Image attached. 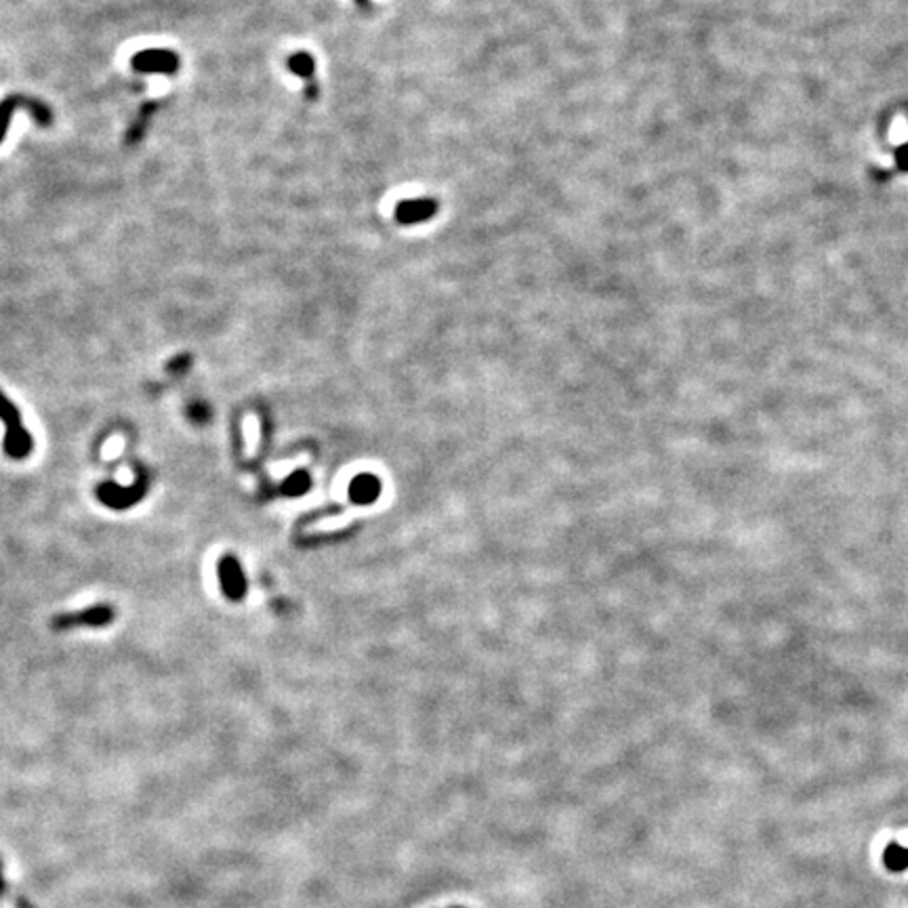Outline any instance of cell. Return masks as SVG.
I'll return each mask as SVG.
<instances>
[{"mask_svg": "<svg viewBox=\"0 0 908 908\" xmlns=\"http://www.w3.org/2000/svg\"><path fill=\"white\" fill-rule=\"evenodd\" d=\"M20 108L28 109L30 116H32V118L40 126H48L53 123V112L42 101L30 99V97H23V95H11L4 101H0V143H3L4 135H7V129L11 125V118H13L15 109H20Z\"/></svg>", "mask_w": 908, "mask_h": 908, "instance_id": "7a4b0ae2", "label": "cell"}, {"mask_svg": "<svg viewBox=\"0 0 908 908\" xmlns=\"http://www.w3.org/2000/svg\"><path fill=\"white\" fill-rule=\"evenodd\" d=\"M0 420L7 428V434H4V453H7L11 459H26L32 450V437L22 425V412L17 411V406L11 402L7 395L0 392Z\"/></svg>", "mask_w": 908, "mask_h": 908, "instance_id": "6da1fadb", "label": "cell"}, {"mask_svg": "<svg viewBox=\"0 0 908 908\" xmlns=\"http://www.w3.org/2000/svg\"><path fill=\"white\" fill-rule=\"evenodd\" d=\"M0 900L11 902V904H13V908H30L28 904H23V902L20 898H17V895H11L9 894L7 883H4V877H3V864H0Z\"/></svg>", "mask_w": 908, "mask_h": 908, "instance_id": "7c38bea8", "label": "cell"}, {"mask_svg": "<svg viewBox=\"0 0 908 908\" xmlns=\"http://www.w3.org/2000/svg\"><path fill=\"white\" fill-rule=\"evenodd\" d=\"M434 211L436 206L429 200H408L398 206V219L404 223H417L428 219Z\"/></svg>", "mask_w": 908, "mask_h": 908, "instance_id": "52a82bcc", "label": "cell"}, {"mask_svg": "<svg viewBox=\"0 0 908 908\" xmlns=\"http://www.w3.org/2000/svg\"><path fill=\"white\" fill-rule=\"evenodd\" d=\"M217 572L223 595L231 601H240L246 595V578L240 562L234 556H223L217 564Z\"/></svg>", "mask_w": 908, "mask_h": 908, "instance_id": "5b68a950", "label": "cell"}, {"mask_svg": "<svg viewBox=\"0 0 908 908\" xmlns=\"http://www.w3.org/2000/svg\"><path fill=\"white\" fill-rule=\"evenodd\" d=\"M883 862L892 873H904L908 869V847L900 843H889L883 852Z\"/></svg>", "mask_w": 908, "mask_h": 908, "instance_id": "ba28073f", "label": "cell"}, {"mask_svg": "<svg viewBox=\"0 0 908 908\" xmlns=\"http://www.w3.org/2000/svg\"><path fill=\"white\" fill-rule=\"evenodd\" d=\"M179 55L170 48H145L131 59L133 70L143 74H167L173 76L179 70Z\"/></svg>", "mask_w": 908, "mask_h": 908, "instance_id": "3957f363", "label": "cell"}, {"mask_svg": "<svg viewBox=\"0 0 908 908\" xmlns=\"http://www.w3.org/2000/svg\"><path fill=\"white\" fill-rule=\"evenodd\" d=\"M376 495V484L375 480L370 478H359L356 484L351 486V497L356 498V501H370V498H375Z\"/></svg>", "mask_w": 908, "mask_h": 908, "instance_id": "30bf717a", "label": "cell"}, {"mask_svg": "<svg viewBox=\"0 0 908 908\" xmlns=\"http://www.w3.org/2000/svg\"><path fill=\"white\" fill-rule=\"evenodd\" d=\"M456 908H463V906H456Z\"/></svg>", "mask_w": 908, "mask_h": 908, "instance_id": "9a60e30c", "label": "cell"}, {"mask_svg": "<svg viewBox=\"0 0 908 908\" xmlns=\"http://www.w3.org/2000/svg\"><path fill=\"white\" fill-rule=\"evenodd\" d=\"M307 486H309V478H307V473L297 471V473H292L289 480H286L284 490L289 492V495L295 497V495H301V492H306V490H307Z\"/></svg>", "mask_w": 908, "mask_h": 908, "instance_id": "8fae6325", "label": "cell"}, {"mask_svg": "<svg viewBox=\"0 0 908 908\" xmlns=\"http://www.w3.org/2000/svg\"><path fill=\"white\" fill-rule=\"evenodd\" d=\"M358 3H359V4H364V3H367V0H358Z\"/></svg>", "mask_w": 908, "mask_h": 908, "instance_id": "5bb4252c", "label": "cell"}, {"mask_svg": "<svg viewBox=\"0 0 908 908\" xmlns=\"http://www.w3.org/2000/svg\"><path fill=\"white\" fill-rule=\"evenodd\" d=\"M289 70L292 72V74H297V76H301V78H312L314 70H316L314 57L309 53H306V51L290 55V57H289Z\"/></svg>", "mask_w": 908, "mask_h": 908, "instance_id": "9c48e42d", "label": "cell"}, {"mask_svg": "<svg viewBox=\"0 0 908 908\" xmlns=\"http://www.w3.org/2000/svg\"><path fill=\"white\" fill-rule=\"evenodd\" d=\"M895 164H898L900 170L908 173V143L900 145V148L895 150Z\"/></svg>", "mask_w": 908, "mask_h": 908, "instance_id": "4fadbf2b", "label": "cell"}, {"mask_svg": "<svg viewBox=\"0 0 908 908\" xmlns=\"http://www.w3.org/2000/svg\"><path fill=\"white\" fill-rule=\"evenodd\" d=\"M143 484H137V486H129V489H116L114 484H106V486H99V490H97V497L101 498L103 503L109 505V507H129L131 503L139 501V498L143 497Z\"/></svg>", "mask_w": 908, "mask_h": 908, "instance_id": "8992f818", "label": "cell"}, {"mask_svg": "<svg viewBox=\"0 0 908 908\" xmlns=\"http://www.w3.org/2000/svg\"><path fill=\"white\" fill-rule=\"evenodd\" d=\"M114 620V610L108 603H97L93 608H87L82 612L59 614L51 620V627L57 631L76 629V627H106Z\"/></svg>", "mask_w": 908, "mask_h": 908, "instance_id": "277c9868", "label": "cell"}]
</instances>
